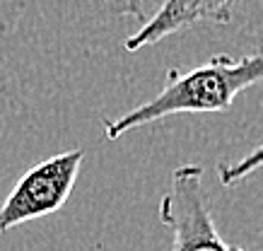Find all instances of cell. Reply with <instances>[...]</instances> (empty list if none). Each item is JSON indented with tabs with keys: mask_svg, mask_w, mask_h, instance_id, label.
I'll use <instances>...</instances> for the list:
<instances>
[{
	"mask_svg": "<svg viewBox=\"0 0 263 251\" xmlns=\"http://www.w3.org/2000/svg\"><path fill=\"white\" fill-rule=\"evenodd\" d=\"M258 82H263V51L239 58L220 53L191 70L169 68L160 92L136 109L104 121V136L106 140H119L130 130L174 113L230 111L234 99Z\"/></svg>",
	"mask_w": 263,
	"mask_h": 251,
	"instance_id": "cell-1",
	"label": "cell"
},
{
	"mask_svg": "<svg viewBox=\"0 0 263 251\" xmlns=\"http://www.w3.org/2000/svg\"><path fill=\"white\" fill-rule=\"evenodd\" d=\"M157 213L160 222L172 232V251H247L224 242L220 235L200 164H179L172 171Z\"/></svg>",
	"mask_w": 263,
	"mask_h": 251,
	"instance_id": "cell-2",
	"label": "cell"
},
{
	"mask_svg": "<svg viewBox=\"0 0 263 251\" xmlns=\"http://www.w3.org/2000/svg\"><path fill=\"white\" fill-rule=\"evenodd\" d=\"M82 160L85 152L75 147L24 171L0 205V232H10L24 222L61 210L75 188Z\"/></svg>",
	"mask_w": 263,
	"mask_h": 251,
	"instance_id": "cell-3",
	"label": "cell"
},
{
	"mask_svg": "<svg viewBox=\"0 0 263 251\" xmlns=\"http://www.w3.org/2000/svg\"><path fill=\"white\" fill-rule=\"evenodd\" d=\"M237 0H164L162 8L147 20L136 34L126 39V51H140L145 46L160 44L172 34L186 32L196 25H227Z\"/></svg>",
	"mask_w": 263,
	"mask_h": 251,
	"instance_id": "cell-4",
	"label": "cell"
},
{
	"mask_svg": "<svg viewBox=\"0 0 263 251\" xmlns=\"http://www.w3.org/2000/svg\"><path fill=\"white\" fill-rule=\"evenodd\" d=\"M263 167V143L258 147H254L249 155H244L237 162H227L217 167V179L222 186H234L244 179H249L254 171H258Z\"/></svg>",
	"mask_w": 263,
	"mask_h": 251,
	"instance_id": "cell-5",
	"label": "cell"
},
{
	"mask_svg": "<svg viewBox=\"0 0 263 251\" xmlns=\"http://www.w3.org/2000/svg\"><path fill=\"white\" fill-rule=\"evenodd\" d=\"M97 3H102L114 15L145 20V0H97Z\"/></svg>",
	"mask_w": 263,
	"mask_h": 251,
	"instance_id": "cell-6",
	"label": "cell"
}]
</instances>
